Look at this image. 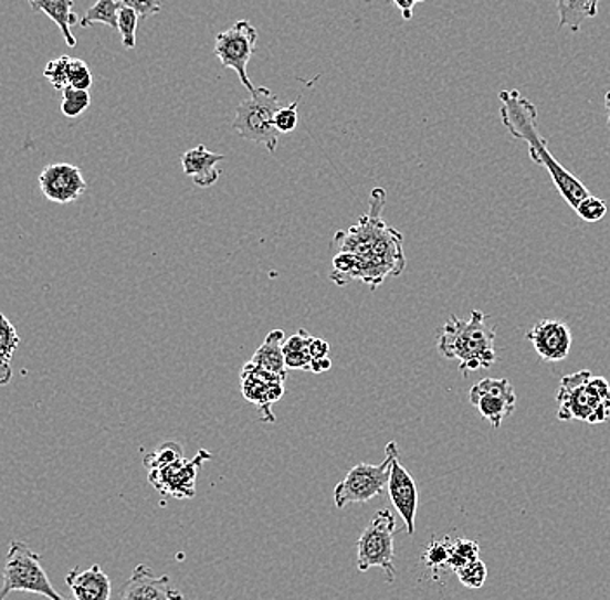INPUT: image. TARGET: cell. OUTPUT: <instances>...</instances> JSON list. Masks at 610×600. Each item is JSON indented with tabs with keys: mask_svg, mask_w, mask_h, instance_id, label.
I'll return each mask as SVG.
<instances>
[{
	"mask_svg": "<svg viewBox=\"0 0 610 600\" xmlns=\"http://www.w3.org/2000/svg\"><path fill=\"white\" fill-rule=\"evenodd\" d=\"M120 2L134 9L139 18L155 17L161 11V0H120Z\"/></svg>",
	"mask_w": 610,
	"mask_h": 600,
	"instance_id": "d590c367",
	"label": "cell"
},
{
	"mask_svg": "<svg viewBox=\"0 0 610 600\" xmlns=\"http://www.w3.org/2000/svg\"><path fill=\"white\" fill-rule=\"evenodd\" d=\"M386 190L375 188L370 197V214L361 215L356 227L335 234L338 252H353L361 259L359 282L377 291L387 276H399L406 267L402 234L381 219L386 206Z\"/></svg>",
	"mask_w": 610,
	"mask_h": 600,
	"instance_id": "6da1fadb",
	"label": "cell"
},
{
	"mask_svg": "<svg viewBox=\"0 0 610 600\" xmlns=\"http://www.w3.org/2000/svg\"><path fill=\"white\" fill-rule=\"evenodd\" d=\"M115 600H185L169 577H157L146 565L136 566Z\"/></svg>",
	"mask_w": 610,
	"mask_h": 600,
	"instance_id": "9a60e30c",
	"label": "cell"
},
{
	"mask_svg": "<svg viewBox=\"0 0 610 600\" xmlns=\"http://www.w3.org/2000/svg\"><path fill=\"white\" fill-rule=\"evenodd\" d=\"M61 94H63L61 114L65 115L66 118H78L91 106V94H88V91L66 87Z\"/></svg>",
	"mask_w": 610,
	"mask_h": 600,
	"instance_id": "83f0119b",
	"label": "cell"
},
{
	"mask_svg": "<svg viewBox=\"0 0 610 600\" xmlns=\"http://www.w3.org/2000/svg\"><path fill=\"white\" fill-rule=\"evenodd\" d=\"M137 23H139V17H137L136 11L122 4L120 12H118L117 30L120 32L122 44L125 49L136 48Z\"/></svg>",
	"mask_w": 610,
	"mask_h": 600,
	"instance_id": "1f68e13d",
	"label": "cell"
},
{
	"mask_svg": "<svg viewBox=\"0 0 610 600\" xmlns=\"http://www.w3.org/2000/svg\"><path fill=\"white\" fill-rule=\"evenodd\" d=\"M393 533H396V517L390 510L378 512L370 526L359 536L358 569L368 571L371 568H380L386 572L389 583L396 580L393 568Z\"/></svg>",
	"mask_w": 610,
	"mask_h": 600,
	"instance_id": "ba28073f",
	"label": "cell"
},
{
	"mask_svg": "<svg viewBox=\"0 0 610 600\" xmlns=\"http://www.w3.org/2000/svg\"><path fill=\"white\" fill-rule=\"evenodd\" d=\"M259 32L250 21L241 20L229 27L224 32L215 36L213 53L221 60L224 69L234 70L238 73L241 85L246 87L250 94L257 90L250 81L249 69L255 48H257Z\"/></svg>",
	"mask_w": 610,
	"mask_h": 600,
	"instance_id": "9c48e42d",
	"label": "cell"
},
{
	"mask_svg": "<svg viewBox=\"0 0 610 600\" xmlns=\"http://www.w3.org/2000/svg\"><path fill=\"white\" fill-rule=\"evenodd\" d=\"M393 2L401 9L404 20H411V17H413V6L417 4L418 0H393Z\"/></svg>",
	"mask_w": 610,
	"mask_h": 600,
	"instance_id": "74e56055",
	"label": "cell"
},
{
	"mask_svg": "<svg viewBox=\"0 0 610 600\" xmlns=\"http://www.w3.org/2000/svg\"><path fill=\"white\" fill-rule=\"evenodd\" d=\"M70 60H72L70 56H60L56 57V60L49 61L48 65H45L44 77L48 78V81L53 84L54 90L60 91V93H63L66 87H70Z\"/></svg>",
	"mask_w": 610,
	"mask_h": 600,
	"instance_id": "4dcf8cb0",
	"label": "cell"
},
{
	"mask_svg": "<svg viewBox=\"0 0 610 600\" xmlns=\"http://www.w3.org/2000/svg\"><path fill=\"white\" fill-rule=\"evenodd\" d=\"M478 552H481V548L475 541L458 538V540L451 541L448 568L456 572L458 569L469 565L472 560L478 559Z\"/></svg>",
	"mask_w": 610,
	"mask_h": 600,
	"instance_id": "4316f807",
	"label": "cell"
},
{
	"mask_svg": "<svg viewBox=\"0 0 610 600\" xmlns=\"http://www.w3.org/2000/svg\"><path fill=\"white\" fill-rule=\"evenodd\" d=\"M32 11L44 12L60 27L61 33L65 36L66 44L75 48L76 39L73 36L72 27L81 23L78 17L73 12V0H29Z\"/></svg>",
	"mask_w": 610,
	"mask_h": 600,
	"instance_id": "d6986e66",
	"label": "cell"
},
{
	"mask_svg": "<svg viewBox=\"0 0 610 600\" xmlns=\"http://www.w3.org/2000/svg\"><path fill=\"white\" fill-rule=\"evenodd\" d=\"M283 343H285V331L273 330L265 337L264 344L259 347L253 355V365H257L262 370L277 375L286 380V362L283 355Z\"/></svg>",
	"mask_w": 610,
	"mask_h": 600,
	"instance_id": "ffe728a7",
	"label": "cell"
},
{
	"mask_svg": "<svg viewBox=\"0 0 610 600\" xmlns=\"http://www.w3.org/2000/svg\"><path fill=\"white\" fill-rule=\"evenodd\" d=\"M386 460L378 465L358 464L347 472L344 481L335 486V505L346 508L349 504H366L377 498L389 484L393 456L398 455V444L390 441L386 448Z\"/></svg>",
	"mask_w": 610,
	"mask_h": 600,
	"instance_id": "52a82bcc",
	"label": "cell"
},
{
	"mask_svg": "<svg viewBox=\"0 0 610 600\" xmlns=\"http://www.w3.org/2000/svg\"><path fill=\"white\" fill-rule=\"evenodd\" d=\"M526 339L533 344L534 351L538 352L543 361H562L569 356L572 347V334L566 323L558 319H541L536 323Z\"/></svg>",
	"mask_w": 610,
	"mask_h": 600,
	"instance_id": "5bb4252c",
	"label": "cell"
},
{
	"mask_svg": "<svg viewBox=\"0 0 610 600\" xmlns=\"http://www.w3.org/2000/svg\"><path fill=\"white\" fill-rule=\"evenodd\" d=\"M209 460H212V455L207 450H201L194 459L177 460L167 467L149 471V483L157 487L161 495L193 498L198 472Z\"/></svg>",
	"mask_w": 610,
	"mask_h": 600,
	"instance_id": "8fae6325",
	"label": "cell"
},
{
	"mask_svg": "<svg viewBox=\"0 0 610 600\" xmlns=\"http://www.w3.org/2000/svg\"><path fill=\"white\" fill-rule=\"evenodd\" d=\"M65 581L76 600H112V580L99 565L73 568Z\"/></svg>",
	"mask_w": 610,
	"mask_h": 600,
	"instance_id": "e0dca14e",
	"label": "cell"
},
{
	"mask_svg": "<svg viewBox=\"0 0 610 600\" xmlns=\"http://www.w3.org/2000/svg\"><path fill=\"white\" fill-rule=\"evenodd\" d=\"M224 158V155L212 154L206 146L200 145L182 155V170L188 178L193 179L194 185L206 190L219 181L221 172L218 166Z\"/></svg>",
	"mask_w": 610,
	"mask_h": 600,
	"instance_id": "ac0fdd59",
	"label": "cell"
},
{
	"mask_svg": "<svg viewBox=\"0 0 610 600\" xmlns=\"http://www.w3.org/2000/svg\"><path fill=\"white\" fill-rule=\"evenodd\" d=\"M298 103H301V97H297L294 103H290L288 106H282L277 109L276 117H274V127H276L277 133L292 134L297 129Z\"/></svg>",
	"mask_w": 610,
	"mask_h": 600,
	"instance_id": "836d02e7",
	"label": "cell"
},
{
	"mask_svg": "<svg viewBox=\"0 0 610 600\" xmlns=\"http://www.w3.org/2000/svg\"><path fill=\"white\" fill-rule=\"evenodd\" d=\"M576 212H578L579 218L585 222H599L606 218L607 214V202L602 198L591 197L588 194L587 198H582L579 206L576 207Z\"/></svg>",
	"mask_w": 610,
	"mask_h": 600,
	"instance_id": "d6a6232c",
	"label": "cell"
},
{
	"mask_svg": "<svg viewBox=\"0 0 610 600\" xmlns=\"http://www.w3.org/2000/svg\"><path fill=\"white\" fill-rule=\"evenodd\" d=\"M557 419L560 422H579L599 425L610 417V383L603 377H595L590 370L566 375L560 380L557 394Z\"/></svg>",
	"mask_w": 610,
	"mask_h": 600,
	"instance_id": "277c9868",
	"label": "cell"
},
{
	"mask_svg": "<svg viewBox=\"0 0 610 600\" xmlns=\"http://www.w3.org/2000/svg\"><path fill=\"white\" fill-rule=\"evenodd\" d=\"M332 368V359L326 356V358L314 359L313 365H311V371L314 373H323V371H328Z\"/></svg>",
	"mask_w": 610,
	"mask_h": 600,
	"instance_id": "f35d334b",
	"label": "cell"
},
{
	"mask_svg": "<svg viewBox=\"0 0 610 600\" xmlns=\"http://www.w3.org/2000/svg\"><path fill=\"white\" fill-rule=\"evenodd\" d=\"M120 0H97L93 8H88L84 18L81 20L82 29H87L91 24H108L112 29H118V12H120Z\"/></svg>",
	"mask_w": 610,
	"mask_h": 600,
	"instance_id": "d4e9b609",
	"label": "cell"
},
{
	"mask_svg": "<svg viewBox=\"0 0 610 600\" xmlns=\"http://www.w3.org/2000/svg\"><path fill=\"white\" fill-rule=\"evenodd\" d=\"M42 194L49 202L69 206L76 202L87 191L82 170L72 164H53L45 167L39 176Z\"/></svg>",
	"mask_w": 610,
	"mask_h": 600,
	"instance_id": "7c38bea8",
	"label": "cell"
},
{
	"mask_svg": "<svg viewBox=\"0 0 610 600\" xmlns=\"http://www.w3.org/2000/svg\"><path fill=\"white\" fill-rule=\"evenodd\" d=\"M496 327L482 310H472L469 319L456 316L441 328L438 349L446 359H456L462 373L486 370L496 362Z\"/></svg>",
	"mask_w": 610,
	"mask_h": 600,
	"instance_id": "3957f363",
	"label": "cell"
},
{
	"mask_svg": "<svg viewBox=\"0 0 610 600\" xmlns=\"http://www.w3.org/2000/svg\"><path fill=\"white\" fill-rule=\"evenodd\" d=\"M470 403L477 408L482 419L502 428L503 420L511 417L517 404V394L508 379H484L470 389Z\"/></svg>",
	"mask_w": 610,
	"mask_h": 600,
	"instance_id": "30bf717a",
	"label": "cell"
},
{
	"mask_svg": "<svg viewBox=\"0 0 610 600\" xmlns=\"http://www.w3.org/2000/svg\"><path fill=\"white\" fill-rule=\"evenodd\" d=\"M329 352V344L326 343V340L317 339V337H313V340H311V356H313L314 359H322L326 358ZM313 365V362H311Z\"/></svg>",
	"mask_w": 610,
	"mask_h": 600,
	"instance_id": "8d00e7d4",
	"label": "cell"
},
{
	"mask_svg": "<svg viewBox=\"0 0 610 600\" xmlns=\"http://www.w3.org/2000/svg\"><path fill=\"white\" fill-rule=\"evenodd\" d=\"M4 585L0 589V600H6L9 593L27 592L48 597L49 600H69L61 596L49 580L48 572L42 566V557L33 552L23 541H11L6 556Z\"/></svg>",
	"mask_w": 610,
	"mask_h": 600,
	"instance_id": "5b68a950",
	"label": "cell"
},
{
	"mask_svg": "<svg viewBox=\"0 0 610 600\" xmlns=\"http://www.w3.org/2000/svg\"><path fill=\"white\" fill-rule=\"evenodd\" d=\"M285 379L270 371L262 370L257 365L249 362L241 371V391L249 399L250 403L257 404L259 410L264 413V420L274 422L270 415L271 404L276 403L285 394Z\"/></svg>",
	"mask_w": 610,
	"mask_h": 600,
	"instance_id": "4fadbf2b",
	"label": "cell"
},
{
	"mask_svg": "<svg viewBox=\"0 0 610 600\" xmlns=\"http://www.w3.org/2000/svg\"><path fill=\"white\" fill-rule=\"evenodd\" d=\"M389 496L393 507L398 508L399 516L406 524L408 535H414V519H417L418 490L413 476L406 471L398 455L393 456L392 469H390Z\"/></svg>",
	"mask_w": 610,
	"mask_h": 600,
	"instance_id": "2e32d148",
	"label": "cell"
},
{
	"mask_svg": "<svg viewBox=\"0 0 610 600\" xmlns=\"http://www.w3.org/2000/svg\"><path fill=\"white\" fill-rule=\"evenodd\" d=\"M70 87L88 91L93 85V73L88 70L87 63L82 60H70L69 69Z\"/></svg>",
	"mask_w": 610,
	"mask_h": 600,
	"instance_id": "e575fe53",
	"label": "cell"
},
{
	"mask_svg": "<svg viewBox=\"0 0 610 600\" xmlns=\"http://www.w3.org/2000/svg\"><path fill=\"white\" fill-rule=\"evenodd\" d=\"M182 453H185V450H182L181 444L176 443V441H167V443L160 444L157 450H152L151 453L145 456V467L148 471L167 467L177 460L185 459Z\"/></svg>",
	"mask_w": 610,
	"mask_h": 600,
	"instance_id": "484cf974",
	"label": "cell"
},
{
	"mask_svg": "<svg viewBox=\"0 0 610 600\" xmlns=\"http://www.w3.org/2000/svg\"><path fill=\"white\" fill-rule=\"evenodd\" d=\"M450 548V538H444V540H432V544L427 547L425 554H423V562H425L427 568L434 571L435 577H438L442 568H448Z\"/></svg>",
	"mask_w": 610,
	"mask_h": 600,
	"instance_id": "f1b7e54d",
	"label": "cell"
},
{
	"mask_svg": "<svg viewBox=\"0 0 610 600\" xmlns=\"http://www.w3.org/2000/svg\"><path fill=\"white\" fill-rule=\"evenodd\" d=\"M600 2L602 0H555L560 17L558 29L578 33L585 21L599 14Z\"/></svg>",
	"mask_w": 610,
	"mask_h": 600,
	"instance_id": "44dd1931",
	"label": "cell"
},
{
	"mask_svg": "<svg viewBox=\"0 0 610 600\" xmlns=\"http://www.w3.org/2000/svg\"><path fill=\"white\" fill-rule=\"evenodd\" d=\"M359 278H361V259L353 252H337L329 280L338 286H346Z\"/></svg>",
	"mask_w": 610,
	"mask_h": 600,
	"instance_id": "cb8c5ba5",
	"label": "cell"
},
{
	"mask_svg": "<svg viewBox=\"0 0 610 600\" xmlns=\"http://www.w3.org/2000/svg\"><path fill=\"white\" fill-rule=\"evenodd\" d=\"M280 108H282L280 97L267 87H259L250 94L249 99L238 106L233 129L243 139L261 143L270 154H274L280 143V133L274 127V117Z\"/></svg>",
	"mask_w": 610,
	"mask_h": 600,
	"instance_id": "8992f818",
	"label": "cell"
},
{
	"mask_svg": "<svg viewBox=\"0 0 610 600\" xmlns=\"http://www.w3.org/2000/svg\"><path fill=\"white\" fill-rule=\"evenodd\" d=\"M20 346V335H18L17 328L0 313V373L4 377V382L11 379V365L12 356Z\"/></svg>",
	"mask_w": 610,
	"mask_h": 600,
	"instance_id": "603a6c76",
	"label": "cell"
},
{
	"mask_svg": "<svg viewBox=\"0 0 610 600\" xmlns=\"http://www.w3.org/2000/svg\"><path fill=\"white\" fill-rule=\"evenodd\" d=\"M607 127L610 129V91L606 94Z\"/></svg>",
	"mask_w": 610,
	"mask_h": 600,
	"instance_id": "ab89813d",
	"label": "cell"
},
{
	"mask_svg": "<svg viewBox=\"0 0 610 600\" xmlns=\"http://www.w3.org/2000/svg\"><path fill=\"white\" fill-rule=\"evenodd\" d=\"M499 102H502L499 117H502L506 130L518 141L526 143L534 164L541 166L546 172L550 173L558 193L562 194L564 200L572 209H576L582 198L590 194V191L576 178L575 173H570L566 167L560 166V161L551 155L548 141L539 133L538 108L517 90L502 91Z\"/></svg>",
	"mask_w": 610,
	"mask_h": 600,
	"instance_id": "7a4b0ae2",
	"label": "cell"
},
{
	"mask_svg": "<svg viewBox=\"0 0 610 600\" xmlns=\"http://www.w3.org/2000/svg\"><path fill=\"white\" fill-rule=\"evenodd\" d=\"M458 580L466 589L478 590L484 587L487 578V568L481 559L472 560L469 565L463 566V568L458 569L456 571Z\"/></svg>",
	"mask_w": 610,
	"mask_h": 600,
	"instance_id": "f546056e",
	"label": "cell"
},
{
	"mask_svg": "<svg viewBox=\"0 0 610 600\" xmlns=\"http://www.w3.org/2000/svg\"><path fill=\"white\" fill-rule=\"evenodd\" d=\"M418 2H423V0H418Z\"/></svg>",
	"mask_w": 610,
	"mask_h": 600,
	"instance_id": "60d3db41",
	"label": "cell"
},
{
	"mask_svg": "<svg viewBox=\"0 0 610 600\" xmlns=\"http://www.w3.org/2000/svg\"><path fill=\"white\" fill-rule=\"evenodd\" d=\"M311 340L313 335L302 328L297 334L292 335L283 343V355H285L286 368L311 371Z\"/></svg>",
	"mask_w": 610,
	"mask_h": 600,
	"instance_id": "7402d4cb",
	"label": "cell"
}]
</instances>
